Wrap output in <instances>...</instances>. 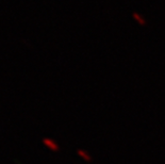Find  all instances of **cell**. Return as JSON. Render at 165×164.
I'll list each match as a JSON object with an SVG mask.
<instances>
[{"mask_svg":"<svg viewBox=\"0 0 165 164\" xmlns=\"http://www.w3.org/2000/svg\"><path fill=\"white\" fill-rule=\"evenodd\" d=\"M43 143H44L45 145H46L47 147H48L49 149H51L52 151H59L58 144H56V143L53 142L52 140H50V139H44L43 140Z\"/></svg>","mask_w":165,"mask_h":164,"instance_id":"6da1fadb","label":"cell"},{"mask_svg":"<svg viewBox=\"0 0 165 164\" xmlns=\"http://www.w3.org/2000/svg\"><path fill=\"white\" fill-rule=\"evenodd\" d=\"M77 152H78V154H79V156L81 157L82 159H83L84 161H86V162H91V161H92V157L89 156V154L85 150H83V149H79V150H78Z\"/></svg>","mask_w":165,"mask_h":164,"instance_id":"7a4b0ae2","label":"cell"},{"mask_svg":"<svg viewBox=\"0 0 165 164\" xmlns=\"http://www.w3.org/2000/svg\"><path fill=\"white\" fill-rule=\"evenodd\" d=\"M133 18H134V19H136V22L140 23V25H145V20L142 19V18H141L140 16H138L136 13H134V14H133Z\"/></svg>","mask_w":165,"mask_h":164,"instance_id":"3957f363","label":"cell"}]
</instances>
